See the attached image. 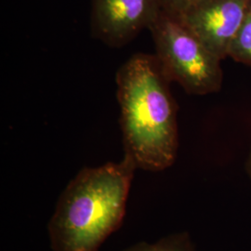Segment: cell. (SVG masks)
<instances>
[{
    "mask_svg": "<svg viewBox=\"0 0 251 251\" xmlns=\"http://www.w3.org/2000/svg\"><path fill=\"white\" fill-rule=\"evenodd\" d=\"M116 82L124 154L138 170L171 168L179 148L177 105L156 56L132 55L117 70Z\"/></svg>",
    "mask_w": 251,
    "mask_h": 251,
    "instance_id": "6da1fadb",
    "label": "cell"
},
{
    "mask_svg": "<svg viewBox=\"0 0 251 251\" xmlns=\"http://www.w3.org/2000/svg\"><path fill=\"white\" fill-rule=\"evenodd\" d=\"M127 155L82 169L58 198L48 224L52 251H99L123 224L135 171Z\"/></svg>",
    "mask_w": 251,
    "mask_h": 251,
    "instance_id": "7a4b0ae2",
    "label": "cell"
},
{
    "mask_svg": "<svg viewBox=\"0 0 251 251\" xmlns=\"http://www.w3.org/2000/svg\"><path fill=\"white\" fill-rule=\"evenodd\" d=\"M149 30L154 55L171 82H177L192 95H207L222 89V60L179 19L161 11Z\"/></svg>",
    "mask_w": 251,
    "mask_h": 251,
    "instance_id": "3957f363",
    "label": "cell"
},
{
    "mask_svg": "<svg viewBox=\"0 0 251 251\" xmlns=\"http://www.w3.org/2000/svg\"><path fill=\"white\" fill-rule=\"evenodd\" d=\"M161 11L159 0H91V35L111 48L124 47Z\"/></svg>",
    "mask_w": 251,
    "mask_h": 251,
    "instance_id": "277c9868",
    "label": "cell"
},
{
    "mask_svg": "<svg viewBox=\"0 0 251 251\" xmlns=\"http://www.w3.org/2000/svg\"><path fill=\"white\" fill-rule=\"evenodd\" d=\"M251 6V0H204L176 18L224 60Z\"/></svg>",
    "mask_w": 251,
    "mask_h": 251,
    "instance_id": "5b68a950",
    "label": "cell"
},
{
    "mask_svg": "<svg viewBox=\"0 0 251 251\" xmlns=\"http://www.w3.org/2000/svg\"><path fill=\"white\" fill-rule=\"evenodd\" d=\"M122 251H198L187 231L165 235L155 242H139Z\"/></svg>",
    "mask_w": 251,
    "mask_h": 251,
    "instance_id": "8992f818",
    "label": "cell"
},
{
    "mask_svg": "<svg viewBox=\"0 0 251 251\" xmlns=\"http://www.w3.org/2000/svg\"><path fill=\"white\" fill-rule=\"evenodd\" d=\"M227 57L251 67V6L229 47Z\"/></svg>",
    "mask_w": 251,
    "mask_h": 251,
    "instance_id": "52a82bcc",
    "label": "cell"
},
{
    "mask_svg": "<svg viewBox=\"0 0 251 251\" xmlns=\"http://www.w3.org/2000/svg\"><path fill=\"white\" fill-rule=\"evenodd\" d=\"M204 0H159L163 12L179 17Z\"/></svg>",
    "mask_w": 251,
    "mask_h": 251,
    "instance_id": "ba28073f",
    "label": "cell"
},
{
    "mask_svg": "<svg viewBox=\"0 0 251 251\" xmlns=\"http://www.w3.org/2000/svg\"><path fill=\"white\" fill-rule=\"evenodd\" d=\"M245 171H246V174L251 183V147L249 154L247 156L246 163H245Z\"/></svg>",
    "mask_w": 251,
    "mask_h": 251,
    "instance_id": "9c48e42d",
    "label": "cell"
}]
</instances>
